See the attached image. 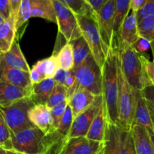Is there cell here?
Listing matches in <instances>:
<instances>
[{"mask_svg": "<svg viewBox=\"0 0 154 154\" xmlns=\"http://www.w3.org/2000/svg\"><path fill=\"white\" fill-rule=\"evenodd\" d=\"M102 88L103 105L107 121L113 124L118 122V66L117 50L115 45L109 48L102 66Z\"/></svg>", "mask_w": 154, "mask_h": 154, "instance_id": "obj_1", "label": "cell"}, {"mask_svg": "<svg viewBox=\"0 0 154 154\" xmlns=\"http://www.w3.org/2000/svg\"><path fill=\"white\" fill-rule=\"evenodd\" d=\"M118 61L122 72L133 90H142L146 86L151 84L146 75L141 60V54L132 46L117 41L116 42Z\"/></svg>", "mask_w": 154, "mask_h": 154, "instance_id": "obj_2", "label": "cell"}, {"mask_svg": "<svg viewBox=\"0 0 154 154\" xmlns=\"http://www.w3.org/2000/svg\"><path fill=\"white\" fill-rule=\"evenodd\" d=\"M11 150L24 154H48V136L36 127L23 129L17 133H11Z\"/></svg>", "mask_w": 154, "mask_h": 154, "instance_id": "obj_3", "label": "cell"}, {"mask_svg": "<svg viewBox=\"0 0 154 154\" xmlns=\"http://www.w3.org/2000/svg\"><path fill=\"white\" fill-rule=\"evenodd\" d=\"M76 17L81 35L88 45L96 63L102 69L109 49L107 48L101 37L97 17L86 15H76Z\"/></svg>", "mask_w": 154, "mask_h": 154, "instance_id": "obj_4", "label": "cell"}, {"mask_svg": "<svg viewBox=\"0 0 154 154\" xmlns=\"http://www.w3.org/2000/svg\"><path fill=\"white\" fill-rule=\"evenodd\" d=\"M35 105L32 96L25 97L7 107L0 106V113L11 133L34 127L28 117L30 108Z\"/></svg>", "mask_w": 154, "mask_h": 154, "instance_id": "obj_5", "label": "cell"}, {"mask_svg": "<svg viewBox=\"0 0 154 154\" xmlns=\"http://www.w3.org/2000/svg\"><path fill=\"white\" fill-rule=\"evenodd\" d=\"M118 122L117 126L121 129L130 130L132 126L135 109V96L134 90L130 87L122 72L118 61Z\"/></svg>", "mask_w": 154, "mask_h": 154, "instance_id": "obj_6", "label": "cell"}, {"mask_svg": "<svg viewBox=\"0 0 154 154\" xmlns=\"http://www.w3.org/2000/svg\"><path fill=\"white\" fill-rule=\"evenodd\" d=\"M31 17H40L57 23V16L51 0H22L15 19L17 32Z\"/></svg>", "mask_w": 154, "mask_h": 154, "instance_id": "obj_7", "label": "cell"}, {"mask_svg": "<svg viewBox=\"0 0 154 154\" xmlns=\"http://www.w3.org/2000/svg\"><path fill=\"white\" fill-rule=\"evenodd\" d=\"M72 70L75 75L78 87L85 89L96 96L102 95V69L93 56Z\"/></svg>", "mask_w": 154, "mask_h": 154, "instance_id": "obj_8", "label": "cell"}, {"mask_svg": "<svg viewBox=\"0 0 154 154\" xmlns=\"http://www.w3.org/2000/svg\"><path fill=\"white\" fill-rule=\"evenodd\" d=\"M57 16L58 31L66 39V43L81 37V29L76 15L59 0H51Z\"/></svg>", "mask_w": 154, "mask_h": 154, "instance_id": "obj_9", "label": "cell"}, {"mask_svg": "<svg viewBox=\"0 0 154 154\" xmlns=\"http://www.w3.org/2000/svg\"><path fill=\"white\" fill-rule=\"evenodd\" d=\"M114 8L115 1L108 0L96 13L101 37L108 49L116 44L114 35Z\"/></svg>", "mask_w": 154, "mask_h": 154, "instance_id": "obj_10", "label": "cell"}, {"mask_svg": "<svg viewBox=\"0 0 154 154\" xmlns=\"http://www.w3.org/2000/svg\"><path fill=\"white\" fill-rule=\"evenodd\" d=\"M102 102L103 99L102 95L96 96L94 102L90 106L74 117L69 138L86 137L93 119L102 106Z\"/></svg>", "mask_w": 154, "mask_h": 154, "instance_id": "obj_11", "label": "cell"}, {"mask_svg": "<svg viewBox=\"0 0 154 154\" xmlns=\"http://www.w3.org/2000/svg\"><path fill=\"white\" fill-rule=\"evenodd\" d=\"M102 144L87 137L68 138L58 154H98Z\"/></svg>", "mask_w": 154, "mask_h": 154, "instance_id": "obj_12", "label": "cell"}, {"mask_svg": "<svg viewBox=\"0 0 154 154\" xmlns=\"http://www.w3.org/2000/svg\"><path fill=\"white\" fill-rule=\"evenodd\" d=\"M9 68L30 72L29 66L16 40L7 52H0V72Z\"/></svg>", "mask_w": 154, "mask_h": 154, "instance_id": "obj_13", "label": "cell"}, {"mask_svg": "<svg viewBox=\"0 0 154 154\" xmlns=\"http://www.w3.org/2000/svg\"><path fill=\"white\" fill-rule=\"evenodd\" d=\"M28 117L32 124L40 129L46 135L54 132L51 108L46 105L38 104L33 105L29 111Z\"/></svg>", "mask_w": 154, "mask_h": 154, "instance_id": "obj_14", "label": "cell"}, {"mask_svg": "<svg viewBox=\"0 0 154 154\" xmlns=\"http://www.w3.org/2000/svg\"><path fill=\"white\" fill-rule=\"evenodd\" d=\"M31 90H24L0 81V106L7 107L25 97L31 96Z\"/></svg>", "mask_w": 154, "mask_h": 154, "instance_id": "obj_15", "label": "cell"}, {"mask_svg": "<svg viewBox=\"0 0 154 154\" xmlns=\"http://www.w3.org/2000/svg\"><path fill=\"white\" fill-rule=\"evenodd\" d=\"M98 154H120V129L107 121L105 136Z\"/></svg>", "mask_w": 154, "mask_h": 154, "instance_id": "obj_16", "label": "cell"}, {"mask_svg": "<svg viewBox=\"0 0 154 154\" xmlns=\"http://www.w3.org/2000/svg\"><path fill=\"white\" fill-rule=\"evenodd\" d=\"M138 38L136 13L130 10L122 23L117 41L132 46Z\"/></svg>", "mask_w": 154, "mask_h": 154, "instance_id": "obj_17", "label": "cell"}, {"mask_svg": "<svg viewBox=\"0 0 154 154\" xmlns=\"http://www.w3.org/2000/svg\"><path fill=\"white\" fill-rule=\"evenodd\" d=\"M134 96H135V109H134V119L132 126L138 125L143 126L145 129L153 128L147 102L143 97L141 90H134Z\"/></svg>", "mask_w": 154, "mask_h": 154, "instance_id": "obj_18", "label": "cell"}, {"mask_svg": "<svg viewBox=\"0 0 154 154\" xmlns=\"http://www.w3.org/2000/svg\"><path fill=\"white\" fill-rule=\"evenodd\" d=\"M0 81L8 83L24 90H31L29 72L17 69H6L0 72Z\"/></svg>", "mask_w": 154, "mask_h": 154, "instance_id": "obj_19", "label": "cell"}, {"mask_svg": "<svg viewBox=\"0 0 154 154\" xmlns=\"http://www.w3.org/2000/svg\"><path fill=\"white\" fill-rule=\"evenodd\" d=\"M96 96L85 89L78 87L69 99V104L72 108L73 117H75L78 114L87 109L93 104Z\"/></svg>", "mask_w": 154, "mask_h": 154, "instance_id": "obj_20", "label": "cell"}, {"mask_svg": "<svg viewBox=\"0 0 154 154\" xmlns=\"http://www.w3.org/2000/svg\"><path fill=\"white\" fill-rule=\"evenodd\" d=\"M131 131L137 154H154V147L147 129L141 126L133 125Z\"/></svg>", "mask_w": 154, "mask_h": 154, "instance_id": "obj_21", "label": "cell"}, {"mask_svg": "<svg viewBox=\"0 0 154 154\" xmlns=\"http://www.w3.org/2000/svg\"><path fill=\"white\" fill-rule=\"evenodd\" d=\"M106 123V113H105V107L102 102V106L98 111L95 118L93 119L86 137L88 139L93 140V141L102 142L104 140V136H105Z\"/></svg>", "mask_w": 154, "mask_h": 154, "instance_id": "obj_22", "label": "cell"}, {"mask_svg": "<svg viewBox=\"0 0 154 154\" xmlns=\"http://www.w3.org/2000/svg\"><path fill=\"white\" fill-rule=\"evenodd\" d=\"M56 84H57L53 78H46L38 84H32L31 96L35 105H46Z\"/></svg>", "mask_w": 154, "mask_h": 154, "instance_id": "obj_23", "label": "cell"}, {"mask_svg": "<svg viewBox=\"0 0 154 154\" xmlns=\"http://www.w3.org/2000/svg\"><path fill=\"white\" fill-rule=\"evenodd\" d=\"M17 30L15 29V20L11 16L0 26V52H7L15 41Z\"/></svg>", "mask_w": 154, "mask_h": 154, "instance_id": "obj_24", "label": "cell"}, {"mask_svg": "<svg viewBox=\"0 0 154 154\" xmlns=\"http://www.w3.org/2000/svg\"><path fill=\"white\" fill-rule=\"evenodd\" d=\"M69 43L72 45L73 51L74 68H76L85 62L92 55L91 51L83 36L72 41Z\"/></svg>", "mask_w": 154, "mask_h": 154, "instance_id": "obj_25", "label": "cell"}, {"mask_svg": "<svg viewBox=\"0 0 154 154\" xmlns=\"http://www.w3.org/2000/svg\"><path fill=\"white\" fill-rule=\"evenodd\" d=\"M114 35L115 42H117L122 23L130 11V0H114Z\"/></svg>", "mask_w": 154, "mask_h": 154, "instance_id": "obj_26", "label": "cell"}, {"mask_svg": "<svg viewBox=\"0 0 154 154\" xmlns=\"http://www.w3.org/2000/svg\"><path fill=\"white\" fill-rule=\"evenodd\" d=\"M33 67L42 74L45 78H53L57 71L60 68L57 54H53L50 57L37 62Z\"/></svg>", "mask_w": 154, "mask_h": 154, "instance_id": "obj_27", "label": "cell"}, {"mask_svg": "<svg viewBox=\"0 0 154 154\" xmlns=\"http://www.w3.org/2000/svg\"><path fill=\"white\" fill-rule=\"evenodd\" d=\"M63 5L69 8L75 15H86V16L97 17L96 14L89 3L84 0H59Z\"/></svg>", "mask_w": 154, "mask_h": 154, "instance_id": "obj_28", "label": "cell"}, {"mask_svg": "<svg viewBox=\"0 0 154 154\" xmlns=\"http://www.w3.org/2000/svg\"><path fill=\"white\" fill-rule=\"evenodd\" d=\"M120 129V154H137L132 131Z\"/></svg>", "mask_w": 154, "mask_h": 154, "instance_id": "obj_29", "label": "cell"}, {"mask_svg": "<svg viewBox=\"0 0 154 154\" xmlns=\"http://www.w3.org/2000/svg\"><path fill=\"white\" fill-rule=\"evenodd\" d=\"M57 60L60 68L67 71L72 70L74 68L73 51L70 43H66L57 54Z\"/></svg>", "mask_w": 154, "mask_h": 154, "instance_id": "obj_30", "label": "cell"}, {"mask_svg": "<svg viewBox=\"0 0 154 154\" xmlns=\"http://www.w3.org/2000/svg\"><path fill=\"white\" fill-rule=\"evenodd\" d=\"M67 100H69V98L67 90L65 86L57 84L48 98L46 105L49 108H52Z\"/></svg>", "mask_w": 154, "mask_h": 154, "instance_id": "obj_31", "label": "cell"}, {"mask_svg": "<svg viewBox=\"0 0 154 154\" xmlns=\"http://www.w3.org/2000/svg\"><path fill=\"white\" fill-rule=\"evenodd\" d=\"M138 32L139 37L149 42L154 40V17L144 18L138 22Z\"/></svg>", "mask_w": 154, "mask_h": 154, "instance_id": "obj_32", "label": "cell"}, {"mask_svg": "<svg viewBox=\"0 0 154 154\" xmlns=\"http://www.w3.org/2000/svg\"><path fill=\"white\" fill-rule=\"evenodd\" d=\"M0 147L5 150H11V132L0 113Z\"/></svg>", "mask_w": 154, "mask_h": 154, "instance_id": "obj_33", "label": "cell"}, {"mask_svg": "<svg viewBox=\"0 0 154 154\" xmlns=\"http://www.w3.org/2000/svg\"><path fill=\"white\" fill-rule=\"evenodd\" d=\"M68 103H69V100L51 108V113L53 119V129H54V132L58 128L59 124H60V121H61L62 118H63V115L65 114Z\"/></svg>", "mask_w": 154, "mask_h": 154, "instance_id": "obj_34", "label": "cell"}, {"mask_svg": "<svg viewBox=\"0 0 154 154\" xmlns=\"http://www.w3.org/2000/svg\"><path fill=\"white\" fill-rule=\"evenodd\" d=\"M136 17L138 22L144 18L154 17V0H148L144 7L136 12Z\"/></svg>", "mask_w": 154, "mask_h": 154, "instance_id": "obj_35", "label": "cell"}, {"mask_svg": "<svg viewBox=\"0 0 154 154\" xmlns=\"http://www.w3.org/2000/svg\"><path fill=\"white\" fill-rule=\"evenodd\" d=\"M65 87L67 90L68 93V98H70L72 95L73 94L74 92L77 90L78 88V84H77L76 78H75V75L74 73L73 70L69 71V73L68 75L67 78H66V81L64 84Z\"/></svg>", "mask_w": 154, "mask_h": 154, "instance_id": "obj_36", "label": "cell"}, {"mask_svg": "<svg viewBox=\"0 0 154 154\" xmlns=\"http://www.w3.org/2000/svg\"><path fill=\"white\" fill-rule=\"evenodd\" d=\"M133 49L139 54L143 55V54L147 52L150 48V42L146 40L145 38L139 37L136 40V42L132 45Z\"/></svg>", "mask_w": 154, "mask_h": 154, "instance_id": "obj_37", "label": "cell"}, {"mask_svg": "<svg viewBox=\"0 0 154 154\" xmlns=\"http://www.w3.org/2000/svg\"><path fill=\"white\" fill-rule=\"evenodd\" d=\"M141 60L144 64L146 75L152 85L154 86V62L150 61L144 55H141Z\"/></svg>", "mask_w": 154, "mask_h": 154, "instance_id": "obj_38", "label": "cell"}, {"mask_svg": "<svg viewBox=\"0 0 154 154\" xmlns=\"http://www.w3.org/2000/svg\"><path fill=\"white\" fill-rule=\"evenodd\" d=\"M141 91L144 99L151 105L154 109V86L152 84L146 86Z\"/></svg>", "mask_w": 154, "mask_h": 154, "instance_id": "obj_39", "label": "cell"}, {"mask_svg": "<svg viewBox=\"0 0 154 154\" xmlns=\"http://www.w3.org/2000/svg\"><path fill=\"white\" fill-rule=\"evenodd\" d=\"M69 73V71L63 69L62 68H60L57 71L56 74L54 75L53 79L57 84H61V85H64L65 81H66V78H67L68 75Z\"/></svg>", "mask_w": 154, "mask_h": 154, "instance_id": "obj_40", "label": "cell"}, {"mask_svg": "<svg viewBox=\"0 0 154 154\" xmlns=\"http://www.w3.org/2000/svg\"><path fill=\"white\" fill-rule=\"evenodd\" d=\"M0 14L5 20H8L11 16L9 0H0Z\"/></svg>", "mask_w": 154, "mask_h": 154, "instance_id": "obj_41", "label": "cell"}, {"mask_svg": "<svg viewBox=\"0 0 154 154\" xmlns=\"http://www.w3.org/2000/svg\"><path fill=\"white\" fill-rule=\"evenodd\" d=\"M29 75L32 84H38V83L41 82V81H42L43 80L45 79V77H44L42 74L39 73L34 67H32V69H30Z\"/></svg>", "mask_w": 154, "mask_h": 154, "instance_id": "obj_42", "label": "cell"}, {"mask_svg": "<svg viewBox=\"0 0 154 154\" xmlns=\"http://www.w3.org/2000/svg\"><path fill=\"white\" fill-rule=\"evenodd\" d=\"M21 2H22V0H9L11 13V16L14 17V20L16 19L20 7Z\"/></svg>", "mask_w": 154, "mask_h": 154, "instance_id": "obj_43", "label": "cell"}, {"mask_svg": "<svg viewBox=\"0 0 154 154\" xmlns=\"http://www.w3.org/2000/svg\"><path fill=\"white\" fill-rule=\"evenodd\" d=\"M148 0H130V10L134 12H138L144 7Z\"/></svg>", "mask_w": 154, "mask_h": 154, "instance_id": "obj_44", "label": "cell"}, {"mask_svg": "<svg viewBox=\"0 0 154 154\" xmlns=\"http://www.w3.org/2000/svg\"><path fill=\"white\" fill-rule=\"evenodd\" d=\"M108 1V0H88V2L93 8V10L96 14L99 11V9L102 7V5L105 4Z\"/></svg>", "mask_w": 154, "mask_h": 154, "instance_id": "obj_45", "label": "cell"}, {"mask_svg": "<svg viewBox=\"0 0 154 154\" xmlns=\"http://www.w3.org/2000/svg\"><path fill=\"white\" fill-rule=\"evenodd\" d=\"M146 102H147V108H148L149 113H150V120H151L152 126H153V130H154V109H153V107L151 106V105H150V104L149 103V102H147V101H146Z\"/></svg>", "mask_w": 154, "mask_h": 154, "instance_id": "obj_46", "label": "cell"}, {"mask_svg": "<svg viewBox=\"0 0 154 154\" xmlns=\"http://www.w3.org/2000/svg\"><path fill=\"white\" fill-rule=\"evenodd\" d=\"M147 129V132H148V135L150 136V140H151V142L153 144V146L154 147V130L153 128H148V129Z\"/></svg>", "mask_w": 154, "mask_h": 154, "instance_id": "obj_47", "label": "cell"}, {"mask_svg": "<svg viewBox=\"0 0 154 154\" xmlns=\"http://www.w3.org/2000/svg\"><path fill=\"white\" fill-rule=\"evenodd\" d=\"M6 150V153L7 154H24L22 153H19V152H17L15 150Z\"/></svg>", "mask_w": 154, "mask_h": 154, "instance_id": "obj_48", "label": "cell"}, {"mask_svg": "<svg viewBox=\"0 0 154 154\" xmlns=\"http://www.w3.org/2000/svg\"><path fill=\"white\" fill-rule=\"evenodd\" d=\"M150 49H151L152 53H153V62H154V40L150 42Z\"/></svg>", "mask_w": 154, "mask_h": 154, "instance_id": "obj_49", "label": "cell"}, {"mask_svg": "<svg viewBox=\"0 0 154 154\" xmlns=\"http://www.w3.org/2000/svg\"><path fill=\"white\" fill-rule=\"evenodd\" d=\"M0 154H7L5 149L3 148V147H0Z\"/></svg>", "mask_w": 154, "mask_h": 154, "instance_id": "obj_50", "label": "cell"}, {"mask_svg": "<svg viewBox=\"0 0 154 154\" xmlns=\"http://www.w3.org/2000/svg\"><path fill=\"white\" fill-rule=\"evenodd\" d=\"M5 20L2 17L1 14H0V26H1L2 24L5 22Z\"/></svg>", "mask_w": 154, "mask_h": 154, "instance_id": "obj_51", "label": "cell"}, {"mask_svg": "<svg viewBox=\"0 0 154 154\" xmlns=\"http://www.w3.org/2000/svg\"><path fill=\"white\" fill-rule=\"evenodd\" d=\"M84 1H85V2H87V3H89V2H88V0H84Z\"/></svg>", "mask_w": 154, "mask_h": 154, "instance_id": "obj_52", "label": "cell"}]
</instances>
